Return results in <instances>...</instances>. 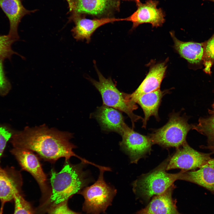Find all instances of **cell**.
<instances>
[{
    "instance_id": "1",
    "label": "cell",
    "mask_w": 214,
    "mask_h": 214,
    "mask_svg": "<svg viewBox=\"0 0 214 214\" xmlns=\"http://www.w3.org/2000/svg\"><path fill=\"white\" fill-rule=\"evenodd\" d=\"M73 136L71 133L50 128L44 124L33 128L26 127L12 136L11 142L14 147L35 152L40 158L52 163L61 158L67 161L75 156L81 162L89 164L90 161L73 151L76 147L70 141Z\"/></svg>"
},
{
    "instance_id": "2",
    "label": "cell",
    "mask_w": 214,
    "mask_h": 214,
    "mask_svg": "<svg viewBox=\"0 0 214 214\" xmlns=\"http://www.w3.org/2000/svg\"><path fill=\"white\" fill-rule=\"evenodd\" d=\"M86 164H76L65 161L61 170L57 172L52 169L50 173L51 191L47 202L51 206L65 201L79 192L92 181L88 172L84 170Z\"/></svg>"
},
{
    "instance_id": "3",
    "label": "cell",
    "mask_w": 214,
    "mask_h": 214,
    "mask_svg": "<svg viewBox=\"0 0 214 214\" xmlns=\"http://www.w3.org/2000/svg\"><path fill=\"white\" fill-rule=\"evenodd\" d=\"M169 159L166 160L154 169L142 174L134 181L133 183L134 192L148 201L154 196L164 192L175 181L179 180L183 170L175 174L166 171Z\"/></svg>"
},
{
    "instance_id": "4",
    "label": "cell",
    "mask_w": 214,
    "mask_h": 214,
    "mask_svg": "<svg viewBox=\"0 0 214 214\" xmlns=\"http://www.w3.org/2000/svg\"><path fill=\"white\" fill-rule=\"evenodd\" d=\"M99 80L91 78L89 80L100 93L103 101V105L124 112L129 117L132 123V128L135 123L140 119V116L135 114L133 111L138 108L136 103L129 98L128 94L121 92L116 86L111 78H106L96 69Z\"/></svg>"
},
{
    "instance_id": "5",
    "label": "cell",
    "mask_w": 214,
    "mask_h": 214,
    "mask_svg": "<svg viewBox=\"0 0 214 214\" xmlns=\"http://www.w3.org/2000/svg\"><path fill=\"white\" fill-rule=\"evenodd\" d=\"M191 129L192 125L188 123L185 117L174 113L170 115L165 125L154 129L148 136L153 144L177 149L186 142L187 134Z\"/></svg>"
},
{
    "instance_id": "6",
    "label": "cell",
    "mask_w": 214,
    "mask_h": 214,
    "mask_svg": "<svg viewBox=\"0 0 214 214\" xmlns=\"http://www.w3.org/2000/svg\"><path fill=\"white\" fill-rule=\"evenodd\" d=\"M99 170L97 180L79 192L85 199L83 210L88 213L99 214L104 212L111 204L117 193L116 190L107 183L104 179V172L111 171V169L105 167Z\"/></svg>"
},
{
    "instance_id": "7",
    "label": "cell",
    "mask_w": 214,
    "mask_h": 214,
    "mask_svg": "<svg viewBox=\"0 0 214 214\" xmlns=\"http://www.w3.org/2000/svg\"><path fill=\"white\" fill-rule=\"evenodd\" d=\"M70 15H89L97 18H111L119 10V0H66Z\"/></svg>"
},
{
    "instance_id": "8",
    "label": "cell",
    "mask_w": 214,
    "mask_h": 214,
    "mask_svg": "<svg viewBox=\"0 0 214 214\" xmlns=\"http://www.w3.org/2000/svg\"><path fill=\"white\" fill-rule=\"evenodd\" d=\"M10 152L16 159L22 170L29 172L35 179L43 198L48 199L51 188L38 156L31 151L23 148L14 147Z\"/></svg>"
},
{
    "instance_id": "9",
    "label": "cell",
    "mask_w": 214,
    "mask_h": 214,
    "mask_svg": "<svg viewBox=\"0 0 214 214\" xmlns=\"http://www.w3.org/2000/svg\"><path fill=\"white\" fill-rule=\"evenodd\" d=\"M177 150L171 158L166 170L180 169L185 171L199 168L210 160V154L198 151L186 142Z\"/></svg>"
},
{
    "instance_id": "10",
    "label": "cell",
    "mask_w": 214,
    "mask_h": 214,
    "mask_svg": "<svg viewBox=\"0 0 214 214\" xmlns=\"http://www.w3.org/2000/svg\"><path fill=\"white\" fill-rule=\"evenodd\" d=\"M121 136L122 140L119 145L128 155L131 163H137L150 152L153 144L148 136L137 132L128 126Z\"/></svg>"
},
{
    "instance_id": "11",
    "label": "cell",
    "mask_w": 214,
    "mask_h": 214,
    "mask_svg": "<svg viewBox=\"0 0 214 214\" xmlns=\"http://www.w3.org/2000/svg\"><path fill=\"white\" fill-rule=\"evenodd\" d=\"M169 60L167 58L163 62H157L152 59L147 64L149 68L145 78L135 91L129 94L130 99L136 103L137 100L141 96L160 89L166 75Z\"/></svg>"
},
{
    "instance_id": "12",
    "label": "cell",
    "mask_w": 214,
    "mask_h": 214,
    "mask_svg": "<svg viewBox=\"0 0 214 214\" xmlns=\"http://www.w3.org/2000/svg\"><path fill=\"white\" fill-rule=\"evenodd\" d=\"M158 3L157 1L153 0H147L144 4L140 2L136 3L137 10L126 18L127 21L133 23L131 31L144 23H150L152 28L162 26L165 21V16L161 9L157 8Z\"/></svg>"
},
{
    "instance_id": "13",
    "label": "cell",
    "mask_w": 214,
    "mask_h": 214,
    "mask_svg": "<svg viewBox=\"0 0 214 214\" xmlns=\"http://www.w3.org/2000/svg\"><path fill=\"white\" fill-rule=\"evenodd\" d=\"M85 16L79 15H70L68 21L73 22L75 26L71 30L74 38L77 40H86L89 43L91 37L99 27L106 24L120 21H126V18H118L114 17L91 19Z\"/></svg>"
},
{
    "instance_id": "14",
    "label": "cell",
    "mask_w": 214,
    "mask_h": 214,
    "mask_svg": "<svg viewBox=\"0 0 214 214\" xmlns=\"http://www.w3.org/2000/svg\"><path fill=\"white\" fill-rule=\"evenodd\" d=\"M23 180L20 172L12 167H0V214H2L4 204L13 200L15 195L21 193Z\"/></svg>"
},
{
    "instance_id": "15",
    "label": "cell",
    "mask_w": 214,
    "mask_h": 214,
    "mask_svg": "<svg viewBox=\"0 0 214 214\" xmlns=\"http://www.w3.org/2000/svg\"><path fill=\"white\" fill-rule=\"evenodd\" d=\"M169 33L174 42V50L187 61L190 68L194 70L202 68L203 66V43L182 41L176 37L174 31Z\"/></svg>"
},
{
    "instance_id": "16",
    "label": "cell",
    "mask_w": 214,
    "mask_h": 214,
    "mask_svg": "<svg viewBox=\"0 0 214 214\" xmlns=\"http://www.w3.org/2000/svg\"><path fill=\"white\" fill-rule=\"evenodd\" d=\"M120 111L103 105L97 108L94 115L103 130L114 132L121 136L128 126Z\"/></svg>"
},
{
    "instance_id": "17",
    "label": "cell",
    "mask_w": 214,
    "mask_h": 214,
    "mask_svg": "<svg viewBox=\"0 0 214 214\" xmlns=\"http://www.w3.org/2000/svg\"><path fill=\"white\" fill-rule=\"evenodd\" d=\"M0 7L7 17L10 23L8 35L17 41L19 37L18 27L22 18L37 10H30L23 6L21 0H0Z\"/></svg>"
},
{
    "instance_id": "18",
    "label": "cell",
    "mask_w": 214,
    "mask_h": 214,
    "mask_svg": "<svg viewBox=\"0 0 214 214\" xmlns=\"http://www.w3.org/2000/svg\"><path fill=\"white\" fill-rule=\"evenodd\" d=\"M174 188L173 184L163 193L155 196L145 207L136 214H179L172 198Z\"/></svg>"
},
{
    "instance_id": "19",
    "label": "cell",
    "mask_w": 214,
    "mask_h": 214,
    "mask_svg": "<svg viewBox=\"0 0 214 214\" xmlns=\"http://www.w3.org/2000/svg\"><path fill=\"white\" fill-rule=\"evenodd\" d=\"M179 180L197 184L214 194V158L196 171H183Z\"/></svg>"
},
{
    "instance_id": "20",
    "label": "cell",
    "mask_w": 214,
    "mask_h": 214,
    "mask_svg": "<svg viewBox=\"0 0 214 214\" xmlns=\"http://www.w3.org/2000/svg\"><path fill=\"white\" fill-rule=\"evenodd\" d=\"M169 92L168 90L162 91L159 89L144 94L138 98L136 103L141 107L144 114L142 127L146 128L147 122L151 116L154 117L159 121L158 110L162 99Z\"/></svg>"
},
{
    "instance_id": "21",
    "label": "cell",
    "mask_w": 214,
    "mask_h": 214,
    "mask_svg": "<svg viewBox=\"0 0 214 214\" xmlns=\"http://www.w3.org/2000/svg\"><path fill=\"white\" fill-rule=\"evenodd\" d=\"M191 125L192 129L207 137L210 145L214 143V115L207 118H200L197 124Z\"/></svg>"
},
{
    "instance_id": "22",
    "label": "cell",
    "mask_w": 214,
    "mask_h": 214,
    "mask_svg": "<svg viewBox=\"0 0 214 214\" xmlns=\"http://www.w3.org/2000/svg\"><path fill=\"white\" fill-rule=\"evenodd\" d=\"M203 43V71L206 73L210 75L211 68L214 64V34L208 40Z\"/></svg>"
},
{
    "instance_id": "23",
    "label": "cell",
    "mask_w": 214,
    "mask_h": 214,
    "mask_svg": "<svg viewBox=\"0 0 214 214\" xmlns=\"http://www.w3.org/2000/svg\"><path fill=\"white\" fill-rule=\"evenodd\" d=\"M16 41L8 34L0 35V58L10 59L13 54L19 55L12 48V44Z\"/></svg>"
},
{
    "instance_id": "24",
    "label": "cell",
    "mask_w": 214,
    "mask_h": 214,
    "mask_svg": "<svg viewBox=\"0 0 214 214\" xmlns=\"http://www.w3.org/2000/svg\"><path fill=\"white\" fill-rule=\"evenodd\" d=\"M13 200L15 203L14 214H34L31 205L24 199L21 193L15 195Z\"/></svg>"
},
{
    "instance_id": "25",
    "label": "cell",
    "mask_w": 214,
    "mask_h": 214,
    "mask_svg": "<svg viewBox=\"0 0 214 214\" xmlns=\"http://www.w3.org/2000/svg\"><path fill=\"white\" fill-rule=\"evenodd\" d=\"M48 214H79L68 208L67 201L51 206L48 209Z\"/></svg>"
},
{
    "instance_id": "26",
    "label": "cell",
    "mask_w": 214,
    "mask_h": 214,
    "mask_svg": "<svg viewBox=\"0 0 214 214\" xmlns=\"http://www.w3.org/2000/svg\"><path fill=\"white\" fill-rule=\"evenodd\" d=\"M11 137L10 132L4 128L0 126V156L3 152L7 142Z\"/></svg>"
},
{
    "instance_id": "27",
    "label": "cell",
    "mask_w": 214,
    "mask_h": 214,
    "mask_svg": "<svg viewBox=\"0 0 214 214\" xmlns=\"http://www.w3.org/2000/svg\"><path fill=\"white\" fill-rule=\"evenodd\" d=\"M4 59L0 58V92H4L9 86V83L5 75L3 68Z\"/></svg>"
},
{
    "instance_id": "28",
    "label": "cell",
    "mask_w": 214,
    "mask_h": 214,
    "mask_svg": "<svg viewBox=\"0 0 214 214\" xmlns=\"http://www.w3.org/2000/svg\"><path fill=\"white\" fill-rule=\"evenodd\" d=\"M205 147V148L211 150L212 152L214 153V143L210 145L207 147Z\"/></svg>"
},
{
    "instance_id": "29",
    "label": "cell",
    "mask_w": 214,
    "mask_h": 214,
    "mask_svg": "<svg viewBox=\"0 0 214 214\" xmlns=\"http://www.w3.org/2000/svg\"><path fill=\"white\" fill-rule=\"evenodd\" d=\"M130 0V1H135V2H136V3H139V2H140V0Z\"/></svg>"
},
{
    "instance_id": "30",
    "label": "cell",
    "mask_w": 214,
    "mask_h": 214,
    "mask_svg": "<svg viewBox=\"0 0 214 214\" xmlns=\"http://www.w3.org/2000/svg\"><path fill=\"white\" fill-rule=\"evenodd\" d=\"M203 1H212L214 2V0H202Z\"/></svg>"
},
{
    "instance_id": "31",
    "label": "cell",
    "mask_w": 214,
    "mask_h": 214,
    "mask_svg": "<svg viewBox=\"0 0 214 214\" xmlns=\"http://www.w3.org/2000/svg\"><path fill=\"white\" fill-rule=\"evenodd\" d=\"M213 108L214 109V104L213 105Z\"/></svg>"
},
{
    "instance_id": "32",
    "label": "cell",
    "mask_w": 214,
    "mask_h": 214,
    "mask_svg": "<svg viewBox=\"0 0 214 214\" xmlns=\"http://www.w3.org/2000/svg\"><path fill=\"white\" fill-rule=\"evenodd\" d=\"M179 214H180L179 213Z\"/></svg>"
}]
</instances>
